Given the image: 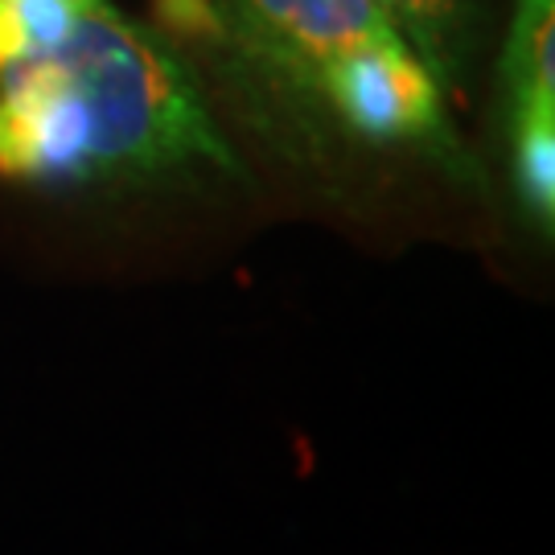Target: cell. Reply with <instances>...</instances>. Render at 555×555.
Segmentation results:
<instances>
[{"label":"cell","instance_id":"5","mask_svg":"<svg viewBox=\"0 0 555 555\" xmlns=\"http://www.w3.org/2000/svg\"><path fill=\"white\" fill-rule=\"evenodd\" d=\"M511 100H555V0H518L506 41Z\"/></svg>","mask_w":555,"mask_h":555},{"label":"cell","instance_id":"4","mask_svg":"<svg viewBox=\"0 0 555 555\" xmlns=\"http://www.w3.org/2000/svg\"><path fill=\"white\" fill-rule=\"evenodd\" d=\"M515 181L522 210L543 235L555 222V100L515 103Z\"/></svg>","mask_w":555,"mask_h":555},{"label":"cell","instance_id":"6","mask_svg":"<svg viewBox=\"0 0 555 555\" xmlns=\"http://www.w3.org/2000/svg\"><path fill=\"white\" fill-rule=\"evenodd\" d=\"M87 0H0V79L59 46Z\"/></svg>","mask_w":555,"mask_h":555},{"label":"cell","instance_id":"8","mask_svg":"<svg viewBox=\"0 0 555 555\" xmlns=\"http://www.w3.org/2000/svg\"><path fill=\"white\" fill-rule=\"evenodd\" d=\"M160 9L178 29H210V4L206 0H160Z\"/></svg>","mask_w":555,"mask_h":555},{"label":"cell","instance_id":"7","mask_svg":"<svg viewBox=\"0 0 555 555\" xmlns=\"http://www.w3.org/2000/svg\"><path fill=\"white\" fill-rule=\"evenodd\" d=\"M378 17L391 25L412 54H416L433 75L449 70L453 59V25H456V0H371Z\"/></svg>","mask_w":555,"mask_h":555},{"label":"cell","instance_id":"2","mask_svg":"<svg viewBox=\"0 0 555 555\" xmlns=\"http://www.w3.org/2000/svg\"><path fill=\"white\" fill-rule=\"evenodd\" d=\"M337 107V116L366 140L387 144H428V149H453L444 128V103L440 82L424 62L403 46H375L354 59L337 62L318 87Z\"/></svg>","mask_w":555,"mask_h":555},{"label":"cell","instance_id":"3","mask_svg":"<svg viewBox=\"0 0 555 555\" xmlns=\"http://www.w3.org/2000/svg\"><path fill=\"white\" fill-rule=\"evenodd\" d=\"M256 41L293 75L321 87L337 62L399 41L371 0H235Z\"/></svg>","mask_w":555,"mask_h":555},{"label":"cell","instance_id":"1","mask_svg":"<svg viewBox=\"0 0 555 555\" xmlns=\"http://www.w3.org/2000/svg\"><path fill=\"white\" fill-rule=\"evenodd\" d=\"M29 62H38L75 107L91 181L165 173L198 160L235 169L178 54L119 17L107 0H87L75 29Z\"/></svg>","mask_w":555,"mask_h":555}]
</instances>
